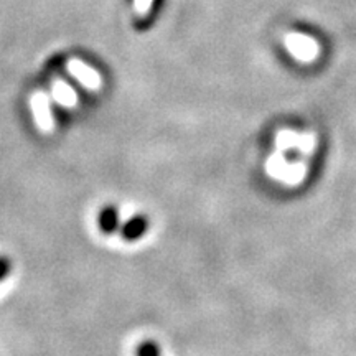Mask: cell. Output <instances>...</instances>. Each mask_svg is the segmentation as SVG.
I'll return each mask as SVG.
<instances>
[{"mask_svg":"<svg viewBox=\"0 0 356 356\" xmlns=\"http://www.w3.org/2000/svg\"><path fill=\"white\" fill-rule=\"evenodd\" d=\"M267 173L275 180L282 181L287 185H296L299 184L302 178L305 177L307 167L300 159L289 157L280 152H275L270 155V159L267 160Z\"/></svg>","mask_w":356,"mask_h":356,"instance_id":"1","label":"cell"},{"mask_svg":"<svg viewBox=\"0 0 356 356\" xmlns=\"http://www.w3.org/2000/svg\"><path fill=\"white\" fill-rule=\"evenodd\" d=\"M277 152L293 159H302L314 152L315 137L312 134H299L296 131H282L275 137Z\"/></svg>","mask_w":356,"mask_h":356,"instance_id":"2","label":"cell"},{"mask_svg":"<svg viewBox=\"0 0 356 356\" xmlns=\"http://www.w3.org/2000/svg\"><path fill=\"white\" fill-rule=\"evenodd\" d=\"M66 68H68L71 76L78 79L84 88L92 89V91H96V89L101 88V83H102L101 74L97 73L95 68L88 66L84 61L78 60V58H71L68 65H66Z\"/></svg>","mask_w":356,"mask_h":356,"instance_id":"3","label":"cell"},{"mask_svg":"<svg viewBox=\"0 0 356 356\" xmlns=\"http://www.w3.org/2000/svg\"><path fill=\"white\" fill-rule=\"evenodd\" d=\"M32 109L37 126L42 129L43 132H50L55 122L51 118V109H50V97L44 92H35L32 96Z\"/></svg>","mask_w":356,"mask_h":356,"instance_id":"4","label":"cell"},{"mask_svg":"<svg viewBox=\"0 0 356 356\" xmlns=\"http://www.w3.org/2000/svg\"><path fill=\"white\" fill-rule=\"evenodd\" d=\"M51 95L58 104L65 106V108H74L78 102V96L74 89L65 81H55L51 84Z\"/></svg>","mask_w":356,"mask_h":356,"instance_id":"5","label":"cell"},{"mask_svg":"<svg viewBox=\"0 0 356 356\" xmlns=\"http://www.w3.org/2000/svg\"><path fill=\"white\" fill-rule=\"evenodd\" d=\"M149 229V221L144 216H134L129 220L122 228V236L127 241H136L142 234L147 233Z\"/></svg>","mask_w":356,"mask_h":356,"instance_id":"6","label":"cell"},{"mask_svg":"<svg viewBox=\"0 0 356 356\" xmlns=\"http://www.w3.org/2000/svg\"><path fill=\"white\" fill-rule=\"evenodd\" d=\"M119 226V215L114 207H106L99 215V228L102 233H114Z\"/></svg>","mask_w":356,"mask_h":356,"instance_id":"7","label":"cell"},{"mask_svg":"<svg viewBox=\"0 0 356 356\" xmlns=\"http://www.w3.org/2000/svg\"><path fill=\"white\" fill-rule=\"evenodd\" d=\"M137 356H160V348L154 341H144L137 350Z\"/></svg>","mask_w":356,"mask_h":356,"instance_id":"8","label":"cell"},{"mask_svg":"<svg viewBox=\"0 0 356 356\" xmlns=\"http://www.w3.org/2000/svg\"><path fill=\"white\" fill-rule=\"evenodd\" d=\"M154 6V0H134V10L139 17H145Z\"/></svg>","mask_w":356,"mask_h":356,"instance_id":"9","label":"cell"},{"mask_svg":"<svg viewBox=\"0 0 356 356\" xmlns=\"http://www.w3.org/2000/svg\"><path fill=\"white\" fill-rule=\"evenodd\" d=\"M8 270H10V261H8L7 257L0 256V282H2V280L6 279V275L8 274Z\"/></svg>","mask_w":356,"mask_h":356,"instance_id":"10","label":"cell"}]
</instances>
